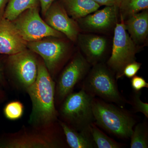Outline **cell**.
<instances>
[{
	"instance_id": "23",
	"label": "cell",
	"mask_w": 148,
	"mask_h": 148,
	"mask_svg": "<svg viewBox=\"0 0 148 148\" xmlns=\"http://www.w3.org/2000/svg\"><path fill=\"white\" fill-rule=\"evenodd\" d=\"M141 95V91H134L129 103L132 106L133 111L135 112H140L148 118V104L141 101L140 99Z\"/></svg>"
},
{
	"instance_id": "18",
	"label": "cell",
	"mask_w": 148,
	"mask_h": 148,
	"mask_svg": "<svg viewBox=\"0 0 148 148\" xmlns=\"http://www.w3.org/2000/svg\"><path fill=\"white\" fill-rule=\"evenodd\" d=\"M39 0H9L3 17L13 21L21 13L29 9L39 8Z\"/></svg>"
},
{
	"instance_id": "19",
	"label": "cell",
	"mask_w": 148,
	"mask_h": 148,
	"mask_svg": "<svg viewBox=\"0 0 148 148\" xmlns=\"http://www.w3.org/2000/svg\"><path fill=\"white\" fill-rule=\"evenodd\" d=\"M148 8V0H121L119 11L121 18L124 21L131 15Z\"/></svg>"
},
{
	"instance_id": "16",
	"label": "cell",
	"mask_w": 148,
	"mask_h": 148,
	"mask_svg": "<svg viewBox=\"0 0 148 148\" xmlns=\"http://www.w3.org/2000/svg\"><path fill=\"white\" fill-rule=\"evenodd\" d=\"M69 16L76 21L94 12L100 5L92 0H60Z\"/></svg>"
},
{
	"instance_id": "5",
	"label": "cell",
	"mask_w": 148,
	"mask_h": 148,
	"mask_svg": "<svg viewBox=\"0 0 148 148\" xmlns=\"http://www.w3.org/2000/svg\"><path fill=\"white\" fill-rule=\"evenodd\" d=\"M137 45L133 42L125 29L124 21L121 18L114 27L112 53L107 62V66L114 74L116 79L122 77L125 66L135 61L138 52Z\"/></svg>"
},
{
	"instance_id": "28",
	"label": "cell",
	"mask_w": 148,
	"mask_h": 148,
	"mask_svg": "<svg viewBox=\"0 0 148 148\" xmlns=\"http://www.w3.org/2000/svg\"><path fill=\"white\" fill-rule=\"evenodd\" d=\"M9 0H0V18L3 17L7 5Z\"/></svg>"
},
{
	"instance_id": "29",
	"label": "cell",
	"mask_w": 148,
	"mask_h": 148,
	"mask_svg": "<svg viewBox=\"0 0 148 148\" xmlns=\"http://www.w3.org/2000/svg\"><path fill=\"white\" fill-rule=\"evenodd\" d=\"M5 80L2 65L0 62V84L4 86L5 84Z\"/></svg>"
},
{
	"instance_id": "15",
	"label": "cell",
	"mask_w": 148,
	"mask_h": 148,
	"mask_svg": "<svg viewBox=\"0 0 148 148\" xmlns=\"http://www.w3.org/2000/svg\"><path fill=\"white\" fill-rule=\"evenodd\" d=\"M123 21L125 29L136 45L146 41L148 35V9L133 14Z\"/></svg>"
},
{
	"instance_id": "11",
	"label": "cell",
	"mask_w": 148,
	"mask_h": 148,
	"mask_svg": "<svg viewBox=\"0 0 148 148\" xmlns=\"http://www.w3.org/2000/svg\"><path fill=\"white\" fill-rule=\"evenodd\" d=\"M119 12L116 6H106L76 20L80 29L91 33L107 32L115 27Z\"/></svg>"
},
{
	"instance_id": "24",
	"label": "cell",
	"mask_w": 148,
	"mask_h": 148,
	"mask_svg": "<svg viewBox=\"0 0 148 148\" xmlns=\"http://www.w3.org/2000/svg\"><path fill=\"white\" fill-rule=\"evenodd\" d=\"M141 65L142 64L141 63H138L136 61H133L127 64L123 69L122 77L125 76L128 78H132V77L136 75L141 68Z\"/></svg>"
},
{
	"instance_id": "17",
	"label": "cell",
	"mask_w": 148,
	"mask_h": 148,
	"mask_svg": "<svg viewBox=\"0 0 148 148\" xmlns=\"http://www.w3.org/2000/svg\"><path fill=\"white\" fill-rule=\"evenodd\" d=\"M64 132L66 141L72 148H94L97 147L92 140L91 133L79 132L62 121H58Z\"/></svg>"
},
{
	"instance_id": "25",
	"label": "cell",
	"mask_w": 148,
	"mask_h": 148,
	"mask_svg": "<svg viewBox=\"0 0 148 148\" xmlns=\"http://www.w3.org/2000/svg\"><path fill=\"white\" fill-rule=\"evenodd\" d=\"M131 85L134 91H140L144 88H148V83L142 77L135 75L131 80Z\"/></svg>"
},
{
	"instance_id": "3",
	"label": "cell",
	"mask_w": 148,
	"mask_h": 148,
	"mask_svg": "<svg viewBox=\"0 0 148 148\" xmlns=\"http://www.w3.org/2000/svg\"><path fill=\"white\" fill-rule=\"evenodd\" d=\"M94 97L83 89L68 95L59 111L64 122L77 131L90 134V125L95 121L92 107Z\"/></svg>"
},
{
	"instance_id": "12",
	"label": "cell",
	"mask_w": 148,
	"mask_h": 148,
	"mask_svg": "<svg viewBox=\"0 0 148 148\" xmlns=\"http://www.w3.org/2000/svg\"><path fill=\"white\" fill-rule=\"evenodd\" d=\"M27 43L12 21L0 18V54L11 55L27 49Z\"/></svg>"
},
{
	"instance_id": "30",
	"label": "cell",
	"mask_w": 148,
	"mask_h": 148,
	"mask_svg": "<svg viewBox=\"0 0 148 148\" xmlns=\"http://www.w3.org/2000/svg\"><path fill=\"white\" fill-rule=\"evenodd\" d=\"M4 97V94L3 91L2 89L0 87V102L3 98Z\"/></svg>"
},
{
	"instance_id": "4",
	"label": "cell",
	"mask_w": 148,
	"mask_h": 148,
	"mask_svg": "<svg viewBox=\"0 0 148 148\" xmlns=\"http://www.w3.org/2000/svg\"><path fill=\"white\" fill-rule=\"evenodd\" d=\"M114 73L108 66L102 63L93 65L82 84V89L103 101L113 103L123 107L129 102L119 92Z\"/></svg>"
},
{
	"instance_id": "10",
	"label": "cell",
	"mask_w": 148,
	"mask_h": 148,
	"mask_svg": "<svg viewBox=\"0 0 148 148\" xmlns=\"http://www.w3.org/2000/svg\"><path fill=\"white\" fill-rule=\"evenodd\" d=\"M69 16L60 1H55L48 9L44 17L49 26L75 42L80 29L77 21Z\"/></svg>"
},
{
	"instance_id": "14",
	"label": "cell",
	"mask_w": 148,
	"mask_h": 148,
	"mask_svg": "<svg viewBox=\"0 0 148 148\" xmlns=\"http://www.w3.org/2000/svg\"><path fill=\"white\" fill-rule=\"evenodd\" d=\"M77 40L85 58L90 65L101 63L105 56L108 45L106 37L91 34H80Z\"/></svg>"
},
{
	"instance_id": "9",
	"label": "cell",
	"mask_w": 148,
	"mask_h": 148,
	"mask_svg": "<svg viewBox=\"0 0 148 148\" xmlns=\"http://www.w3.org/2000/svg\"><path fill=\"white\" fill-rule=\"evenodd\" d=\"M8 65L12 75L21 87L27 89L37 78L38 62L31 50H25L9 55Z\"/></svg>"
},
{
	"instance_id": "1",
	"label": "cell",
	"mask_w": 148,
	"mask_h": 148,
	"mask_svg": "<svg viewBox=\"0 0 148 148\" xmlns=\"http://www.w3.org/2000/svg\"><path fill=\"white\" fill-rule=\"evenodd\" d=\"M26 90L32 103L29 123L36 127L53 124L58 115L54 103L55 84L44 62H38L36 79Z\"/></svg>"
},
{
	"instance_id": "7",
	"label": "cell",
	"mask_w": 148,
	"mask_h": 148,
	"mask_svg": "<svg viewBox=\"0 0 148 148\" xmlns=\"http://www.w3.org/2000/svg\"><path fill=\"white\" fill-rule=\"evenodd\" d=\"M56 38L53 39L40 40L27 43V48L39 54L49 73H55L65 60L69 52L67 43Z\"/></svg>"
},
{
	"instance_id": "27",
	"label": "cell",
	"mask_w": 148,
	"mask_h": 148,
	"mask_svg": "<svg viewBox=\"0 0 148 148\" xmlns=\"http://www.w3.org/2000/svg\"><path fill=\"white\" fill-rule=\"evenodd\" d=\"M40 6L41 9V12L44 16L48 9L49 8L52 3L56 0H39Z\"/></svg>"
},
{
	"instance_id": "6",
	"label": "cell",
	"mask_w": 148,
	"mask_h": 148,
	"mask_svg": "<svg viewBox=\"0 0 148 148\" xmlns=\"http://www.w3.org/2000/svg\"><path fill=\"white\" fill-rule=\"evenodd\" d=\"M12 21L27 42L36 41L46 37L61 38L64 35L51 28L41 18L39 8L29 9Z\"/></svg>"
},
{
	"instance_id": "8",
	"label": "cell",
	"mask_w": 148,
	"mask_h": 148,
	"mask_svg": "<svg viewBox=\"0 0 148 148\" xmlns=\"http://www.w3.org/2000/svg\"><path fill=\"white\" fill-rule=\"evenodd\" d=\"M90 66L84 56L79 52L74 56L58 80L55 92L58 102H63L72 93L76 84L88 73Z\"/></svg>"
},
{
	"instance_id": "20",
	"label": "cell",
	"mask_w": 148,
	"mask_h": 148,
	"mask_svg": "<svg viewBox=\"0 0 148 148\" xmlns=\"http://www.w3.org/2000/svg\"><path fill=\"white\" fill-rule=\"evenodd\" d=\"M90 133L93 141L98 148H120L123 145L107 136L94 123L90 125Z\"/></svg>"
},
{
	"instance_id": "21",
	"label": "cell",
	"mask_w": 148,
	"mask_h": 148,
	"mask_svg": "<svg viewBox=\"0 0 148 148\" xmlns=\"http://www.w3.org/2000/svg\"><path fill=\"white\" fill-rule=\"evenodd\" d=\"M130 138V148H148V130L147 124L141 123L137 124Z\"/></svg>"
},
{
	"instance_id": "26",
	"label": "cell",
	"mask_w": 148,
	"mask_h": 148,
	"mask_svg": "<svg viewBox=\"0 0 148 148\" xmlns=\"http://www.w3.org/2000/svg\"><path fill=\"white\" fill-rule=\"evenodd\" d=\"M98 3L100 6L105 5L106 6H116L119 7L121 0H92Z\"/></svg>"
},
{
	"instance_id": "2",
	"label": "cell",
	"mask_w": 148,
	"mask_h": 148,
	"mask_svg": "<svg viewBox=\"0 0 148 148\" xmlns=\"http://www.w3.org/2000/svg\"><path fill=\"white\" fill-rule=\"evenodd\" d=\"M94 123L107 132L122 139L130 138L136 120L126 111L94 97L92 101Z\"/></svg>"
},
{
	"instance_id": "13",
	"label": "cell",
	"mask_w": 148,
	"mask_h": 148,
	"mask_svg": "<svg viewBox=\"0 0 148 148\" xmlns=\"http://www.w3.org/2000/svg\"><path fill=\"white\" fill-rule=\"evenodd\" d=\"M51 136L37 133H24L0 141V148H52L60 147Z\"/></svg>"
},
{
	"instance_id": "22",
	"label": "cell",
	"mask_w": 148,
	"mask_h": 148,
	"mask_svg": "<svg viewBox=\"0 0 148 148\" xmlns=\"http://www.w3.org/2000/svg\"><path fill=\"white\" fill-rule=\"evenodd\" d=\"M24 112L22 103L18 101H14L8 103L4 108L5 116L10 120H16L21 118Z\"/></svg>"
}]
</instances>
